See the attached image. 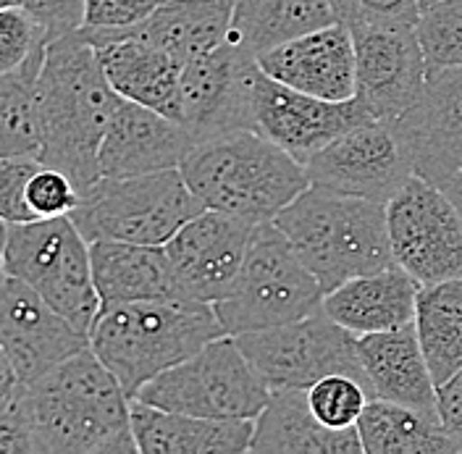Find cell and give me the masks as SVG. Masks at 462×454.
Masks as SVG:
<instances>
[{
	"instance_id": "13",
	"label": "cell",
	"mask_w": 462,
	"mask_h": 454,
	"mask_svg": "<svg viewBox=\"0 0 462 454\" xmlns=\"http://www.w3.org/2000/svg\"><path fill=\"white\" fill-rule=\"evenodd\" d=\"M357 58L355 97L375 121H394L420 97L429 60L418 24H378L357 19L349 24Z\"/></svg>"
},
{
	"instance_id": "18",
	"label": "cell",
	"mask_w": 462,
	"mask_h": 454,
	"mask_svg": "<svg viewBox=\"0 0 462 454\" xmlns=\"http://www.w3.org/2000/svg\"><path fill=\"white\" fill-rule=\"evenodd\" d=\"M392 124L415 176L444 187L462 169V66L429 69L420 97Z\"/></svg>"
},
{
	"instance_id": "37",
	"label": "cell",
	"mask_w": 462,
	"mask_h": 454,
	"mask_svg": "<svg viewBox=\"0 0 462 454\" xmlns=\"http://www.w3.org/2000/svg\"><path fill=\"white\" fill-rule=\"evenodd\" d=\"M5 5H22L32 14L45 27L51 42L85 27V0H0V8Z\"/></svg>"
},
{
	"instance_id": "10",
	"label": "cell",
	"mask_w": 462,
	"mask_h": 454,
	"mask_svg": "<svg viewBox=\"0 0 462 454\" xmlns=\"http://www.w3.org/2000/svg\"><path fill=\"white\" fill-rule=\"evenodd\" d=\"M236 341L271 389H310L334 373L357 375L365 384L357 337L323 308L294 323L239 334Z\"/></svg>"
},
{
	"instance_id": "9",
	"label": "cell",
	"mask_w": 462,
	"mask_h": 454,
	"mask_svg": "<svg viewBox=\"0 0 462 454\" xmlns=\"http://www.w3.org/2000/svg\"><path fill=\"white\" fill-rule=\"evenodd\" d=\"M147 404L216 421H255L271 399L236 337L224 334L163 370L137 394Z\"/></svg>"
},
{
	"instance_id": "5",
	"label": "cell",
	"mask_w": 462,
	"mask_h": 454,
	"mask_svg": "<svg viewBox=\"0 0 462 454\" xmlns=\"http://www.w3.org/2000/svg\"><path fill=\"white\" fill-rule=\"evenodd\" d=\"M273 224L291 239L323 292L355 276L397 265L383 202L310 184L273 218Z\"/></svg>"
},
{
	"instance_id": "33",
	"label": "cell",
	"mask_w": 462,
	"mask_h": 454,
	"mask_svg": "<svg viewBox=\"0 0 462 454\" xmlns=\"http://www.w3.org/2000/svg\"><path fill=\"white\" fill-rule=\"evenodd\" d=\"M429 69L462 66V0H439L418 19Z\"/></svg>"
},
{
	"instance_id": "14",
	"label": "cell",
	"mask_w": 462,
	"mask_h": 454,
	"mask_svg": "<svg viewBox=\"0 0 462 454\" xmlns=\"http://www.w3.org/2000/svg\"><path fill=\"white\" fill-rule=\"evenodd\" d=\"M310 181L318 187L389 202L415 176L402 140L392 121H363L308 161Z\"/></svg>"
},
{
	"instance_id": "41",
	"label": "cell",
	"mask_w": 462,
	"mask_h": 454,
	"mask_svg": "<svg viewBox=\"0 0 462 454\" xmlns=\"http://www.w3.org/2000/svg\"><path fill=\"white\" fill-rule=\"evenodd\" d=\"M331 5H334L339 22H345V24H352L360 14V0H331Z\"/></svg>"
},
{
	"instance_id": "4",
	"label": "cell",
	"mask_w": 462,
	"mask_h": 454,
	"mask_svg": "<svg viewBox=\"0 0 462 454\" xmlns=\"http://www.w3.org/2000/svg\"><path fill=\"white\" fill-rule=\"evenodd\" d=\"M224 334L210 302L163 297L100 308L89 329V347L111 368L126 397L137 399L144 384Z\"/></svg>"
},
{
	"instance_id": "11",
	"label": "cell",
	"mask_w": 462,
	"mask_h": 454,
	"mask_svg": "<svg viewBox=\"0 0 462 454\" xmlns=\"http://www.w3.org/2000/svg\"><path fill=\"white\" fill-rule=\"evenodd\" d=\"M386 224L394 263L420 284L460 279L462 213L439 184L412 176L386 202Z\"/></svg>"
},
{
	"instance_id": "28",
	"label": "cell",
	"mask_w": 462,
	"mask_h": 454,
	"mask_svg": "<svg viewBox=\"0 0 462 454\" xmlns=\"http://www.w3.org/2000/svg\"><path fill=\"white\" fill-rule=\"evenodd\" d=\"M334 22L331 0H234L229 37L258 58Z\"/></svg>"
},
{
	"instance_id": "3",
	"label": "cell",
	"mask_w": 462,
	"mask_h": 454,
	"mask_svg": "<svg viewBox=\"0 0 462 454\" xmlns=\"http://www.w3.org/2000/svg\"><path fill=\"white\" fill-rule=\"evenodd\" d=\"M179 169L208 210L253 224L273 221L313 184L308 166L258 129L195 140Z\"/></svg>"
},
{
	"instance_id": "23",
	"label": "cell",
	"mask_w": 462,
	"mask_h": 454,
	"mask_svg": "<svg viewBox=\"0 0 462 454\" xmlns=\"http://www.w3.org/2000/svg\"><path fill=\"white\" fill-rule=\"evenodd\" d=\"M420 286L423 284L402 265H389L326 292L323 310L355 337L394 331L415 323Z\"/></svg>"
},
{
	"instance_id": "42",
	"label": "cell",
	"mask_w": 462,
	"mask_h": 454,
	"mask_svg": "<svg viewBox=\"0 0 462 454\" xmlns=\"http://www.w3.org/2000/svg\"><path fill=\"white\" fill-rule=\"evenodd\" d=\"M441 190L447 192V198L452 199V202L457 205V210L462 213V169L457 171V173H455V176H452V179H449V181L441 187Z\"/></svg>"
},
{
	"instance_id": "20",
	"label": "cell",
	"mask_w": 462,
	"mask_h": 454,
	"mask_svg": "<svg viewBox=\"0 0 462 454\" xmlns=\"http://www.w3.org/2000/svg\"><path fill=\"white\" fill-rule=\"evenodd\" d=\"M258 63L268 77L323 100H352L357 89L355 40L345 22L294 37L258 56Z\"/></svg>"
},
{
	"instance_id": "17",
	"label": "cell",
	"mask_w": 462,
	"mask_h": 454,
	"mask_svg": "<svg viewBox=\"0 0 462 454\" xmlns=\"http://www.w3.org/2000/svg\"><path fill=\"white\" fill-rule=\"evenodd\" d=\"M253 228V221L208 208L187 221L163 245L179 289L210 305L224 300L239 279Z\"/></svg>"
},
{
	"instance_id": "30",
	"label": "cell",
	"mask_w": 462,
	"mask_h": 454,
	"mask_svg": "<svg viewBox=\"0 0 462 454\" xmlns=\"http://www.w3.org/2000/svg\"><path fill=\"white\" fill-rule=\"evenodd\" d=\"M415 331L436 386L462 368V276L418 292Z\"/></svg>"
},
{
	"instance_id": "34",
	"label": "cell",
	"mask_w": 462,
	"mask_h": 454,
	"mask_svg": "<svg viewBox=\"0 0 462 454\" xmlns=\"http://www.w3.org/2000/svg\"><path fill=\"white\" fill-rule=\"evenodd\" d=\"M51 37L45 27L22 5L0 8V74L45 53Z\"/></svg>"
},
{
	"instance_id": "2",
	"label": "cell",
	"mask_w": 462,
	"mask_h": 454,
	"mask_svg": "<svg viewBox=\"0 0 462 454\" xmlns=\"http://www.w3.org/2000/svg\"><path fill=\"white\" fill-rule=\"evenodd\" d=\"M37 97L42 121L40 161L69 173L85 190L100 179L97 153L124 97L108 82L97 51L79 29L48 45Z\"/></svg>"
},
{
	"instance_id": "36",
	"label": "cell",
	"mask_w": 462,
	"mask_h": 454,
	"mask_svg": "<svg viewBox=\"0 0 462 454\" xmlns=\"http://www.w3.org/2000/svg\"><path fill=\"white\" fill-rule=\"evenodd\" d=\"M40 166L42 161L37 158H0V216L5 224H27L37 218L29 208L27 190Z\"/></svg>"
},
{
	"instance_id": "31",
	"label": "cell",
	"mask_w": 462,
	"mask_h": 454,
	"mask_svg": "<svg viewBox=\"0 0 462 454\" xmlns=\"http://www.w3.org/2000/svg\"><path fill=\"white\" fill-rule=\"evenodd\" d=\"M45 53L0 74V158H37L42 153V121L37 77Z\"/></svg>"
},
{
	"instance_id": "29",
	"label": "cell",
	"mask_w": 462,
	"mask_h": 454,
	"mask_svg": "<svg viewBox=\"0 0 462 454\" xmlns=\"http://www.w3.org/2000/svg\"><path fill=\"white\" fill-rule=\"evenodd\" d=\"M365 454H449L460 452L455 439L441 426L439 412L374 397L360 421Z\"/></svg>"
},
{
	"instance_id": "39",
	"label": "cell",
	"mask_w": 462,
	"mask_h": 454,
	"mask_svg": "<svg viewBox=\"0 0 462 454\" xmlns=\"http://www.w3.org/2000/svg\"><path fill=\"white\" fill-rule=\"evenodd\" d=\"M436 412L462 452V368L436 389Z\"/></svg>"
},
{
	"instance_id": "38",
	"label": "cell",
	"mask_w": 462,
	"mask_h": 454,
	"mask_svg": "<svg viewBox=\"0 0 462 454\" xmlns=\"http://www.w3.org/2000/svg\"><path fill=\"white\" fill-rule=\"evenodd\" d=\"M163 3L166 0H85V27H132Z\"/></svg>"
},
{
	"instance_id": "16",
	"label": "cell",
	"mask_w": 462,
	"mask_h": 454,
	"mask_svg": "<svg viewBox=\"0 0 462 454\" xmlns=\"http://www.w3.org/2000/svg\"><path fill=\"white\" fill-rule=\"evenodd\" d=\"M89 347V334L48 305L27 282L3 276L0 349L16 378L32 384Z\"/></svg>"
},
{
	"instance_id": "26",
	"label": "cell",
	"mask_w": 462,
	"mask_h": 454,
	"mask_svg": "<svg viewBox=\"0 0 462 454\" xmlns=\"http://www.w3.org/2000/svg\"><path fill=\"white\" fill-rule=\"evenodd\" d=\"M92 276L100 294V305L187 297L173 276L171 260L163 245H132L116 239L89 242Z\"/></svg>"
},
{
	"instance_id": "1",
	"label": "cell",
	"mask_w": 462,
	"mask_h": 454,
	"mask_svg": "<svg viewBox=\"0 0 462 454\" xmlns=\"http://www.w3.org/2000/svg\"><path fill=\"white\" fill-rule=\"evenodd\" d=\"M132 452V399L92 347L32 384L0 360V454Z\"/></svg>"
},
{
	"instance_id": "19",
	"label": "cell",
	"mask_w": 462,
	"mask_h": 454,
	"mask_svg": "<svg viewBox=\"0 0 462 454\" xmlns=\"http://www.w3.org/2000/svg\"><path fill=\"white\" fill-rule=\"evenodd\" d=\"M79 34L97 51L108 82L124 100L181 121V63L166 51L121 29L82 27Z\"/></svg>"
},
{
	"instance_id": "15",
	"label": "cell",
	"mask_w": 462,
	"mask_h": 454,
	"mask_svg": "<svg viewBox=\"0 0 462 454\" xmlns=\"http://www.w3.org/2000/svg\"><path fill=\"white\" fill-rule=\"evenodd\" d=\"M253 114L255 129L268 140L284 147L302 166L345 132L363 121H371L365 106L352 100H323L316 95L300 92L268 77L258 63L253 87Z\"/></svg>"
},
{
	"instance_id": "27",
	"label": "cell",
	"mask_w": 462,
	"mask_h": 454,
	"mask_svg": "<svg viewBox=\"0 0 462 454\" xmlns=\"http://www.w3.org/2000/svg\"><path fill=\"white\" fill-rule=\"evenodd\" d=\"M234 0H166L144 22L118 27L166 51L181 66L229 40Z\"/></svg>"
},
{
	"instance_id": "40",
	"label": "cell",
	"mask_w": 462,
	"mask_h": 454,
	"mask_svg": "<svg viewBox=\"0 0 462 454\" xmlns=\"http://www.w3.org/2000/svg\"><path fill=\"white\" fill-rule=\"evenodd\" d=\"M357 19L378 24H418L420 5L418 0H360Z\"/></svg>"
},
{
	"instance_id": "22",
	"label": "cell",
	"mask_w": 462,
	"mask_h": 454,
	"mask_svg": "<svg viewBox=\"0 0 462 454\" xmlns=\"http://www.w3.org/2000/svg\"><path fill=\"white\" fill-rule=\"evenodd\" d=\"M357 357L371 397L436 412V381L415 323L357 337Z\"/></svg>"
},
{
	"instance_id": "12",
	"label": "cell",
	"mask_w": 462,
	"mask_h": 454,
	"mask_svg": "<svg viewBox=\"0 0 462 454\" xmlns=\"http://www.w3.org/2000/svg\"><path fill=\"white\" fill-rule=\"evenodd\" d=\"M258 58L224 40L181 69V124L195 140L231 129H255L253 87Z\"/></svg>"
},
{
	"instance_id": "43",
	"label": "cell",
	"mask_w": 462,
	"mask_h": 454,
	"mask_svg": "<svg viewBox=\"0 0 462 454\" xmlns=\"http://www.w3.org/2000/svg\"><path fill=\"white\" fill-rule=\"evenodd\" d=\"M433 3H439V0H418V5H420V14H423L426 8H431Z\"/></svg>"
},
{
	"instance_id": "6",
	"label": "cell",
	"mask_w": 462,
	"mask_h": 454,
	"mask_svg": "<svg viewBox=\"0 0 462 454\" xmlns=\"http://www.w3.org/2000/svg\"><path fill=\"white\" fill-rule=\"evenodd\" d=\"M323 286L273 221L253 228L239 279L213 308L231 337L294 323L323 308Z\"/></svg>"
},
{
	"instance_id": "25",
	"label": "cell",
	"mask_w": 462,
	"mask_h": 454,
	"mask_svg": "<svg viewBox=\"0 0 462 454\" xmlns=\"http://www.w3.org/2000/svg\"><path fill=\"white\" fill-rule=\"evenodd\" d=\"M132 428L143 454L250 452L255 421H216L132 399Z\"/></svg>"
},
{
	"instance_id": "7",
	"label": "cell",
	"mask_w": 462,
	"mask_h": 454,
	"mask_svg": "<svg viewBox=\"0 0 462 454\" xmlns=\"http://www.w3.org/2000/svg\"><path fill=\"white\" fill-rule=\"evenodd\" d=\"M202 210L205 205L181 169H169L143 176H100L82 190L71 218L87 242L166 245Z\"/></svg>"
},
{
	"instance_id": "8",
	"label": "cell",
	"mask_w": 462,
	"mask_h": 454,
	"mask_svg": "<svg viewBox=\"0 0 462 454\" xmlns=\"http://www.w3.org/2000/svg\"><path fill=\"white\" fill-rule=\"evenodd\" d=\"M3 276L27 282L48 305L87 334L103 308L92 276L89 242L71 216L5 224Z\"/></svg>"
},
{
	"instance_id": "32",
	"label": "cell",
	"mask_w": 462,
	"mask_h": 454,
	"mask_svg": "<svg viewBox=\"0 0 462 454\" xmlns=\"http://www.w3.org/2000/svg\"><path fill=\"white\" fill-rule=\"evenodd\" d=\"M308 399L320 423L331 428H352L357 426L365 404L374 397L357 375L334 373L316 381L308 389Z\"/></svg>"
},
{
	"instance_id": "24",
	"label": "cell",
	"mask_w": 462,
	"mask_h": 454,
	"mask_svg": "<svg viewBox=\"0 0 462 454\" xmlns=\"http://www.w3.org/2000/svg\"><path fill=\"white\" fill-rule=\"evenodd\" d=\"M250 452L273 454H365L360 431L320 423L308 389H271V399L255 418Z\"/></svg>"
},
{
	"instance_id": "35",
	"label": "cell",
	"mask_w": 462,
	"mask_h": 454,
	"mask_svg": "<svg viewBox=\"0 0 462 454\" xmlns=\"http://www.w3.org/2000/svg\"><path fill=\"white\" fill-rule=\"evenodd\" d=\"M82 190L79 184L53 166H40L29 181L27 199L29 208L34 210L37 218H56V216H71L74 208L79 205Z\"/></svg>"
},
{
	"instance_id": "21",
	"label": "cell",
	"mask_w": 462,
	"mask_h": 454,
	"mask_svg": "<svg viewBox=\"0 0 462 454\" xmlns=\"http://www.w3.org/2000/svg\"><path fill=\"white\" fill-rule=\"evenodd\" d=\"M195 137L169 116L121 100L97 153L100 176H143L179 169Z\"/></svg>"
}]
</instances>
